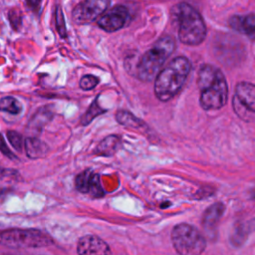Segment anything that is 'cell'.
<instances>
[{
	"label": "cell",
	"instance_id": "obj_1",
	"mask_svg": "<svg viewBox=\"0 0 255 255\" xmlns=\"http://www.w3.org/2000/svg\"><path fill=\"white\" fill-rule=\"evenodd\" d=\"M197 86L200 92L199 104L205 111L219 110L228 100V86L221 70L210 64H203L198 70Z\"/></svg>",
	"mask_w": 255,
	"mask_h": 255
},
{
	"label": "cell",
	"instance_id": "obj_2",
	"mask_svg": "<svg viewBox=\"0 0 255 255\" xmlns=\"http://www.w3.org/2000/svg\"><path fill=\"white\" fill-rule=\"evenodd\" d=\"M191 70L190 61L183 56L172 59L159 71L154 81V94L161 102L174 98L182 89Z\"/></svg>",
	"mask_w": 255,
	"mask_h": 255
},
{
	"label": "cell",
	"instance_id": "obj_3",
	"mask_svg": "<svg viewBox=\"0 0 255 255\" xmlns=\"http://www.w3.org/2000/svg\"><path fill=\"white\" fill-rule=\"evenodd\" d=\"M172 17L178 26V38L189 46L201 44L206 37V27L200 14L187 3H179L172 9Z\"/></svg>",
	"mask_w": 255,
	"mask_h": 255
},
{
	"label": "cell",
	"instance_id": "obj_4",
	"mask_svg": "<svg viewBox=\"0 0 255 255\" xmlns=\"http://www.w3.org/2000/svg\"><path fill=\"white\" fill-rule=\"evenodd\" d=\"M174 48L175 42L172 37L164 36L158 39L140 58L136 66V77L142 82L152 81L167 58L172 54Z\"/></svg>",
	"mask_w": 255,
	"mask_h": 255
},
{
	"label": "cell",
	"instance_id": "obj_5",
	"mask_svg": "<svg viewBox=\"0 0 255 255\" xmlns=\"http://www.w3.org/2000/svg\"><path fill=\"white\" fill-rule=\"evenodd\" d=\"M0 244L17 249L42 248L53 244V239L38 229L12 228L0 231Z\"/></svg>",
	"mask_w": 255,
	"mask_h": 255
},
{
	"label": "cell",
	"instance_id": "obj_6",
	"mask_svg": "<svg viewBox=\"0 0 255 255\" xmlns=\"http://www.w3.org/2000/svg\"><path fill=\"white\" fill-rule=\"evenodd\" d=\"M171 243L175 251L181 255H198L206 247L204 236L197 228L187 223H179L173 227Z\"/></svg>",
	"mask_w": 255,
	"mask_h": 255
},
{
	"label": "cell",
	"instance_id": "obj_7",
	"mask_svg": "<svg viewBox=\"0 0 255 255\" xmlns=\"http://www.w3.org/2000/svg\"><path fill=\"white\" fill-rule=\"evenodd\" d=\"M235 113L244 121L255 115V85L248 82L237 84L233 97Z\"/></svg>",
	"mask_w": 255,
	"mask_h": 255
},
{
	"label": "cell",
	"instance_id": "obj_8",
	"mask_svg": "<svg viewBox=\"0 0 255 255\" xmlns=\"http://www.w3.org/2000/svg\"><path fill=\"white\" fill-rule=\"evenodd\" d=\"M110 0H83L73 10V20L78 24L95 21L109 7Z\"/></svg>",
	"mask_w": 255,
	"mask_h": 255
},
{
	"label": "cell",
	"instance_id": "obj_9",
	"mask_svg": "<svg viewBox=\"0 0 255 255\" xmlns=\"http://www.w3.org/2000/svg\"><path fill=\"white\" fill-rule=\"evenodd\" d=\"M128 19V10L123 5H118L103 14L98 21V25L107 32H115L123 28Z\"/></svg>",
	"mask_w": 255,
	"mask_h": 255
},
{
	"label": "cell",
	"instance_id": "obj_10",
	"mask_svg": "<svg viewBox=\"0 0 255 255\" xmlns=\"http://www.w3.org/2000/svg\"><path fill=\"white\" fill-rule=\"evenodd\" d=\"M77 252L81 255H104L112 253L109 245L102 238L91 234L85 235L79 239Z\"/></svg>",
	"mask_w": 255,
	"mask_h": 255
},
{
	"label": "cell",
	"instance_id": "obj_11",
	"mask_svg": "<svg viewBox=\"0 0 255 255\" xmlns=\"http://www.w3.org/2000/svg\"><path fill=\"white\" fill-rule=\"evenodd\" d=\"M229 25L240 34L255 40V14L232 16L229 20Z\"/></svg>",
	"mask_w": 255,
	"mask_h": 255
},
{
	"label": "cell",
	"instance_id": "obj_12",
	"mask_svg": "<svg viewBox=\"0 0 255 255\" xmlns=\"http://www.w3.org/2000/svg\"><path fill=\"white\" fill-rule=\"evenodd\" d=\"M225 211V205L221 202L211 204L203 213L202 226L208 233H215L217 225Z\"/></svg>",
	"mask_w": 255,
	"mask_h": 255
},
{
	"label": "cell",
	"instance_id": "obj_13",
	"mask_svg": "<svg viewBox=\"0 0 255 255\" xmlns=\"http://www.w3.org/2000/svg\"><path fill=\"white\" fill-rule=\"evenodd\" d=\"M24 147L27 156L32 159L44 157L49 151V146L36 136L27 137L24 141Z\"/></svg>",
	"mask_w": 255,
	"mask_h": 255
},
{
	"label": "cell",
	"instance_id": "obj_14",
	"mask_svg": "<svg viewBox=\"0 0 255 255\" xmlns=\"http://www.w3.org/2000/svg\"><path fill=\"white\" fill-rule=\"evenodd\" d=\"M121 143L122 142L120 136L116 134H111L100 141L95 149V153L102 156L114 155L121 147Z\"/></svg>",
	"mask_w": 255,
	"mask_h": 255
},
{
	"label": "cell",
	"instance_id": "obj_15",
	"mask_svg": "<svg viewBox=\"0 0 255 255\" xmlns=\"http://www.w3.org/2000/svg\"><path fill=\"white\" fill-rule=\"evenodd\" d=\"M116 120L117 122L126 127L127 128H132V129H140L143 127H145V124L138 118H136L134 115L129 113L128 111H119L116 114Z\"/></svg>",
	"mask_w": 255,
	"mask_h": 255
},
{
	"label": "cell",
	"instance_id": "obj_16",
	"mask_svg": "<svg viewBox=\"0 0 255 255\" xmlns=\"http://www.w3.org/2000/svg\"><path fill=\"white\" fill-rule=\"evenodd\" d=\"M0 111L11 115H19L22 112V105L14 97H4L0 99Z\"/></svg>",
	"mask_w": 255,
	"mask_h": 255
},
{
	"label": "cell",
	"instance_id": "obj_17",
	"mask_svg": "<svg viewBox=\"0 0 255 255\" xmlns=\"http://www.w3.org/2000/svg\"><path fill=\"white\" fill-rule=\"evenodd\" d=\"M52 118V112L47 107L41 108L37 111L35 116L32 118L29 127L34 128H42Z\"/></svg>",
	"mask_w": 255,
	"mask_h": 255
},
{
	"label": "cell",
	"instance_id": "obj_18",
	"mask_svg": "<svg viewBox=\"0 0 255 255\" xmlns=\"http://www.w3.org/2000/svg\"><path fill=\"white\" fill-rule=\"evenodd\" d=\"M106 113L105 109H102L101 106L98 104V98L92 103V105L89 107V109L86 111V113L83 115L81 119V124L83 126L89 125L95 118L100 116L101 114Z\"/></svg>",
	"mask_w": 255,
	"mask_h": 255
},
{
	"label": "cell",
	"instance_id": "obj_19",
	"mask_svg": "<svg viewBox=\"0 0 255 255\" xmlns=\"http://www.w3.org/2000/svg\"><path fill=\"white\" fill-rule=\"evenodd\" d=\"M20 173L11 168H0V187L14 184L20 180Z\"/></svg>",
	"mask_w": 255,
	"mask_h": 255
},
{
	"label": "cell",
	"instance_id": "obj_20",
	"mask_svg": "<svg viewBox=\"0 0 255 255\" xmlns=\"http://www.w3.org/2000/svg\"><path fill=\"white\" fill-rule=\"evenodd\" d=\"M94 171L91 169L84 170L83 172L79 173L76 178H75V186L78 191L82 193H88L89 191V185H90V180L92 177Z\"/></svg>",
	"mask_w": 255,
	"mask_h": 255
},
{
	"label": "cell",
	"instance_id": "obj_21",
	"mask_svg": "<svg viewBox=\"0 0 255 255\" xmlns=\"http://www.w3.org/2000/svg\"><path fill=\"white\" fill-rule=\"evenodd\" d=\"M88 193L94 198H100L105 195V190H104L102 182H101V177L96 172H93V174H92Z\"/></svg>",
	"mask_w": 255,
	"mask_h": 255
},
{
	"label": "cell",
	"instance_id": "obj_22",
	"mask_svg": "<svg viewBox=\"0 0 255 255\" xmlns=\"http://www.w3.org/2000/svg\"><path fill=\"white\" fill-rule=\"evenodd\" d=\"M6 135H7V138L8 140L10 141V143L12 144V146L18 150V151H21L23 149V145H24V142H23V139H22V136L20 133H18L17 131L15 130H8L6 132Z\"/></svg>",
	"mask_w": 255,
	"mask_h": 255
},
{
	"label": "cell",
	"instance_id": "obj_23",
	"mask_svg": "<svg viewBox=\"0 0 255 255\" xmlns=\"http://www.w3.org/2000/svg\"><path fill=\"white\" fill-rule=\"evenodd\" d=\"M99 82L100 81L96 76H94V75H85L80 80V87L84 91H90V90H93L99 84Z\"/></svg>",
	"mask_w": 255,
	"mask_h": 255
},
{
	"label": "cell",
	"instance_id": "obj_24",
	"mask_svg": "<svg viewBox=\"0 0 255 255\" xmlns=\"http://www.w3.org/2000/svg\"><path fill=\"white\" fill-rule=\"evenodd\" d=\"M55 16H56V26H57L58 32L61 37L65 38L67 36V30H66L64 16H63V13H62V10L60 7H57Z\"/></svg>",
	"mask_w": 255,
	"mask_h": 255
},
{
	"label": "cell",
	"instance_id": "obj_25",
	"mask_svg": "<svg viewBox=\"0 0 255 255\" xmlns=\"http://www.w3.org/2000/svg\"><path fill=\"white\" fill-rule=\"evenodd\" d=\"M0 151L4 154V155H6L8 158H10V159H16L17 157H16V155L10 150V148L8 147V145H7V143L5 142V140H4V137H3V135L0 133Z\"/></svg>",
	"mask_w": 255,
	"mask_h": 255
},
{
	"label": "cell",
	"instance_id": "obj_26",
	"mask_svg": "<svg viewBox=\"0 0 255 255\" xmlns=\"http://www.w3.org/2000/svg\"><path fill=\"white\" fill-rule=\"evenodd\" d=\"M27 6L34 12H39L42 4V0H26Z\"/></svg>",
	"mask_w": 255,
	"mask_h": 255
},
{
	"label": "cell",
	"instance_id": "obj_27",
	"mask_svg": "<svg viewBox=\"0 0 255 255\" xmlns=\"http://www.w3.org/2000/svg\"><path fill=\"white\" fill-rule=\"evenodd\" d=\"M250 197H251V199H254L255 200V186L251 189V191H250Z\"/></svg>",
	"mask_w": 255,
	"mask_h": 255
}]
</instances>
